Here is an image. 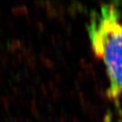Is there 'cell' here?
<instances>
[{"label": "cell", "mask_w": 122, "mask_h": 122, "mask_svg": "<svg viewBox=\"0 0 122 122\" xmlns=\"http://www.w3.org/2000/svg\"><path fill=\"white\" fill-rule=\"evenodd\" d=\"M94 55L107 77V96L122 121V5L108 3L91 15L87 26Z\"/></svg>", "instance_id": "obj_1"}]
</instances>
